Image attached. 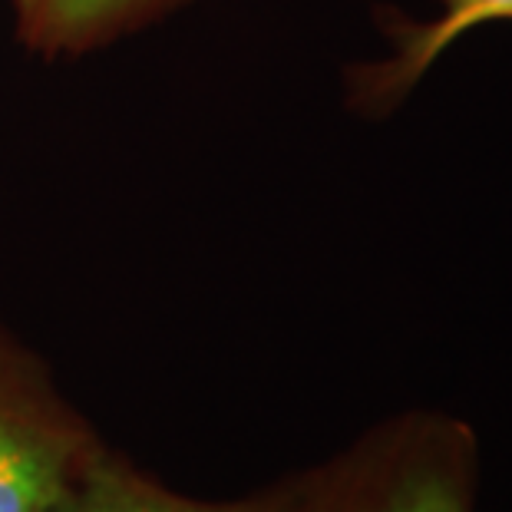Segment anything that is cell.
I'll use <instances>...</instances> for the list:
<instances>
[{"label":"cell","mask_w":512,"mask_h":512,"mask_svg":"<svg viewBox=\"0 0 512 512\" xmlns=\"http://www.w3.org/2000/svg\"><path fill=\"white\" fill-rule=\"evenodd\" d=\"M311 512H479L483 440L460 413L410 407L304 466Z\"/></svg>","instance_id":"6da1fadb"},{"label":"cell","mask_w":512,"mask_h":512,"mask_svg":"<svg viewBox=\"0 0 512 512\" xmlns=\"http://www.w3.org/2000/svg\"><path fill=\"white\" fill-rule=\"evenodd\" d=\"M103 446L50 364L0 321V512H53Z\"/></svg>","instance_id":"7a4b0ae2"},{"label":"cell","mask_w":512,"mask_h":512,"mask_svg":"<svg viewBox=\"0 0 512 512\" xmlns=\"http://www.w3.org/2000/svg\"><path fill=\"white\" fill-rule=\"evenodd\" d=\"M440 10L427 20L397 17L384 24L387 53L357 63L347 73V103L364 116H387L407 103L443 53L466 34L493 24L512 27V0H437Z\"/></svg>","instance_id":"3957f363"},{"label":"cell","mask_w":512,"mask_h":512,"mask_svg":"<svg viewBox=\"0 0 512 512\" xmlns=\"http://www.w3.org/2000/svg\"><path fill=\"white\" fill-rule=\"evenodd\" d=\"M53 512H311V499L304 470L278 476L275 483L232 499L189 496L106 443L73 493Z\"/></svg>","instance_id":"277c9868"},{"label":"cell","mask_w":512,"mask_h":512,"mask_svg":"<svg viewBox=\"0 0 512 512\" xmlns=\"http://www.w3.org/2000/svg\"><path fill=\"white\" fill-rule=\"evenodd\" d=\"M182 0H14L17 34L43 57H83L149 24Z\"/></svg>","instance_id":"5b68a950"}]
</instances>
